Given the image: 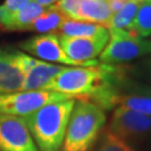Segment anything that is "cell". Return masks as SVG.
Masks as SVG:
<instances>
[{"mask_svg": "<svg viewBox=\"0 0 151 151\" xmlns=\"http://www.w3.org/2000/svg\"><path fill=\"white\" fill-rule=\"evenodd\" d=\"M0 151H39L24 118L0 114Z\"/></svg>", "mask_w": 151, "mask_h": 151, "instance_id": "9c48e42d", "label": "cell"}, {"mask_svg": "<svg viewBox=\"0 0 151 151\" xmlns=\"http://www.w3.org/2000/svg\"><path fill=\"white\" fill-rule=\"evenodd\" d=\"M110 39L108 28L93 37H65L60 36V46L65 55L78 67L96 66L100 62L95 60L101 55Z\"/></svg>", "mask_w": 151, "mask_h": 151, "instance_id": "8992f818", "label": "cell"}, {"mask_svg": "<svg viewBox=\"0 0 151 151\" xmlns=\"http://www.w3.org/2000/svg\"><path fill=\"white\" fill-rule=\"evenodd\" d=\"M110 39L100 55L103 64H119L151 53V39L132 36L129 32L109 28Z\"/></svg>", "mask_w": 151, "mask_h": 151, "instance_id": "277c9868", "label": "cell"}, {"mask_svg": "<svg viewBox=\"0 0 151 151\" xmlns=\"http://www.w3.org/2000/svg\"><path fill=\"white\" fill-rule=\"evenodd\" d=\"M74 97L52 91H19L0 94V114L25 118L49 103Z\"/></svg>", "mask_w": 151, "mask_h": 151, "instance_id": "5b68a950", "label": "cell"}, {"mask_svg": "<svg viewBox=\"0 0 151 151\" xmlns=\"http://www.w3.org/2000/svg\"><path fill=\"white\" fill-rule=\"evenodd\" d=\"M113 12L108 0H80L78 18L81 22L96 24L108 28Z\"/></svg>", "mask_w": 151, "mask_h": 151, "instance_id": "5bb4252c", "label": "cell"}, {"mask_svg": "<svg viewBox=\"0 0 151 151\" xmlns=\"http://www.w3.org/2000/svg\"><path fill=\"white\" fill-rule=\"evenodd\" d=\"M34 58L19 52H0V94L22 91L27 72L35 64Z\"/></svg>", "mask_w": 151, "mask_h": 151, "instance_id": "52a82bcc", "label": "cell"}, {"mask_svg": "<svg viewBox=\"0 0 151 151\" xmlns=\"http://www.w3.org/2000/svg\"><path fill=\"white\" fill-rule=\"evenodd\" d=\"M109 130L127 142L142 140L151 133V116L118 106L112 114Z\"/></svg>", "mask_w": 151, "mask_h": 151, "instance_id": "ba28073f", "label": "cell"}, {"mask_svg": "<svg viewBox=\"0 0 151 151\" xmlns=\"http://www.w3.org/2000/svg\"><path fill=\"white\" fill-rule=\"evenodd\" d=\"M32 1V0H5V2L1 5V7L8 12H14V11L24 8Z\"/></svg>", "mask_w": 151, "mask_h": 151, "instance_id": "44dd1931", "label": "cell"}, {"mask_svg": "<svg viewBox=\"0 0 151 151\" xmlns=\"http://www.w3.org/2000/svg\"><path fill=\"white\" fill-rule=\"evenodd\" d=\"M67 18L58 11L54 6L46 8V10L37 17L28 27L29 32H36L39 34H57L62 24Z\"/></svg>", "mask_w": 151, "mask_h": 151, "instance_id": "9a60e30c", "label": "cell"}, {"mask_svg": "<svg viewBox=\"0 0 151 151\" xmlns=\"http://www.w3.org/2000/svg\"><path fill=\"white\" fill-rule=\"evenodd\" d=\"M75 101L49 103L24 118L39 151L60 150Z\"/></svg>", "mask_w": 151, "mask_h": 151, "instance_id": "6da1fadb", "label": "cell"}, {"mask_svg": "<svg viewBox=\"0 0 151 151\" xmlns=\"http://www.w3.org/2000/svg\"><path fill=\"white\" fill-rule=\"evenodd\" d=\"M19 47L26 53L38 57L46 62H55L60 64L74 65V62L65 55L64 50L60 46V37L57 34H45L38 35L22 42Z\"/></svg>", "mask_w": 151, "mask_h": 151, "instance_id": "30bf717a", "label": "cell"}, {"mask_svg": "<svg viewBox=\"0 0 151 151\" xmlns=\"http://www.w3.org/2000/svg\"><path fill=\"white\" fill-rule=\"evenodd\" d=\"M78 6H80V0H58L54 7L58 11H60L66 18L73 20H80Z\"/></svg>", "mask_w": 151, "mask_h": 151, "instance_id": "ffe728a7", "label": "cell"}, {"mask_svg": "<svg viewBox=\"0 0 151 151\" xmlns=\"http://www.w3.org/2000/svg\"><path fill=\"white\" fill-rule=\"evenodd\" d=\"M60 151H88L106 122L104 110L91 101L77 99Z\"/></svg>", "mask_w": 151, "mask_h": 151, "instance_id": "7a4b0ae2", "label": "cell"}, {"mask_svg": "<svg viewBox=\"0 0 151 151\" xmlns=\"http://www.w3.org/2000/svg\"><path fill=\"white\" fill-rule=\"evenodd\" d=\"M115 104L151 116V87L125 78L119 87Z\"/></svg>", "mask_w": 151, "mask_h": 151, "instance_id": "8fae6325", "label": "cell"}, {"mask_svg": "<svg viewBox=\"0 0 151 151\" xmlns=\"http://www.w3.org/2000/svg\"><path fill=\"white\" fill-rule=\"evenodd\" d=\"M127 1L128 0H108L109 6H110V8H111V10H112L113 14H115L116 11H119Z\"/></svg>", "mask_w": 151, "mask_h": 151, "instance_id": "7402d4cb", "label": "cell"}, {"mask_svg": "<svg viewBox=\"0 0 151 151\" xmlns=\"http://www.w3.org/2000/svg\"><path fill=\"white\" fill-rule=\"evenodd\" d=\"M113 68V65L103 63L90 67H65L44 91L63 93L76 100H90L108 81Z\"/></svg>", "mask_w": 151, "mask_h": 151, "instance_id": "3957f363", "label": "cell"}, {"mask_svg": "<svg viewBox=\"0 0 151 151\" xmlns=\"http://www.w3.org/2000/svg\"><path fill=\"white\" fill-rule=\"evenodd\" d=\"M32 1L36 2L37 5L44 7V8H48L50 6H54L58 0H32Z\"/></svg>", "mask_w": 151, "mask_h": 151, "instance_id": "603a6c76", "label": "cell"}, {"mask_svg": "<svg viewBox=\"0 0 151 151\" xmlns=\"http://www.w3.org/2000/svg\"><path fill=\"white\" fill-rule=\"evenodd\" d=\"M130 32L139 38L151 36V0L141 1Z\"/></svg>", "mask_w": 151, "mask_h": 151, "instance_id": "ac0fdd59", "label": "cell"}, {"mask_svg": "<svg viewBox=\"0 0 151 151\" xmlns=\"http://www.w3.org/2000/svg\"><path fill=\"white\" fill-rule=\"evenodd\" d=\"M65 67L36 60L27 72L22 91H44V88L60 74Z\"/></svg>", "mask_w": 151, "mask_h": 151, "instance_id": "4fadbf2b", "label": "cell"}, {"mask_svg": "<svg viewBox=\"0 0 151 151\" xmlns=\"http://www.w3.org/2000/svg\"><path fill=\"white\" fill-rule=\"evenodd\" d=\"M149 72H150V75H151V62L150 64H149Z\"/></svg>", "mask_w": 151, "mask_h": 151, "instance_id": "cb8c5ba5", "label": "cell"}, {"mask_svg": "<svg viewBox=\"0 0 151 151\" xmlns=\"http://www.w3.org/2000/svg\"><path fill=\"white\" fill-rule=\"evenodd\" d=\"M141 1L142 0H128L119 11L113 14L108 29L112 28L130 32Z\"/></svg>", "mask_w": 151, "mask_h": 151, "instance_id": "e0dca14e", "label": "cell"}, {"mask_svg": "<svg viewBox=\"0 0 151 151\" xmlns=\"http://www.w3.org/2000/svg\"><path fill=\"white\" fill-rule=\"evenodd\" d=\"M105 29H106L105 27L96 24L73 20L67 18L62 24L57 34H60V36L65 37H93L104 32Z\"/></svg>", "mask_w": 151, "mask_h": 151, "instance_id": "2e32d148", "label": "cell"}, {"mask_svg": "<svg viewBox=\"0 0 151 151\" xmlns=\"http://www.w3.org/2000/svg\"><path fill=\"white\" fill-rule=\"evenodd\" d=\"M46 8L32 1L24 8L14 12L6 11L0 6V30L1 32H26L28 27Z\"/></svg>", "mask_w": 151, "mask_h": 151, "instance_id": "7c38bea8", "label": "cell"}, {"mask_svg": "<svg viewBox=\"0 0 151 151\" xmlns=\"http://www.w3.org/2000/svg\"><path fill=\"white\" fill-rule=\"evenodd\" d=\"M95 151H135L127 141L112 133L109 129L103 130Z\"/></svg>", "mask_w": 151, "mask_h": 151, "instance_id": "d6986e66", "label": "cell"}]
</instances>
